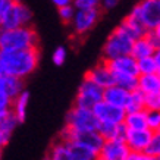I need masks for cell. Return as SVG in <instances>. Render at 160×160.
<instances>
[{"label":"cell","mask_w":160,"mask_h":160,"mask_svg":"<svg viewBox=\"0 0 160 160\" xmlns=\"http://www.w3.org/2000/svg\"><path fill=\"white\" fill-rule=\"evenodd\" d=\"M0 62L5 71V75L25 79L34 72L40 62V50L27 49L15 52H0Z\"/></svg>","instance_id":"obj_1"},{"label":"cell","mask_w":160,"mask_h":160,"mask_svg":"<svg viewBox=\"0 0 160 160\" xmlns=\"http://www.w3.org/2000/svg\"><path fill=\"white\" fill-rule=\"evenodd\" d=\"M38 47V34L32 27L0 29V52H15Z\"/></svg>","instance_id":"obj_2"},{"label":"cell","mask_w":160,"mask_h":160,"mask_svg":"<svg viewBox=\"0 0 160 160\" xmlns=\"http://www.w3.org/2000/svg\"><path fill=\"white\" fill-rule=\"evenodd\" d=\"M32 12L19 0H13L0 16V29H15L31 27Z\"/></svg>","instance_id":"obj_3"},{"label":"cell","mask_w":160,"mask_h":160,"mask_svg":"<svg viewBox=\"0 0 160 160\" xmlns=\"http://www.w3.org/2000/svg\"><path fill=\"white\" fill-rule=\"evenodd\" d=\"M134 40L122 31L119 27L113 29L110 32V35L107 37L106 43L103 46L102 54L103 62H109L112 59L121 58V56H126V54L131 53V47Z\"/></svg>","instance_id":"obj_4"},{"label":"cell","mask_w":160,"mask_h":160,"mask_svg":"<svg viewBox=\"0 0 160 160\" xmlns=\"http://www.w3.org/2000/svg\"><path fill=\"white\" fill-rule=\"evenodd\" d=\"M129 15L135 16L147 31H153L160 24V0H140Z\"/></svg>","instance_id":"obj_5"},{"label":"cell","mask_w":160,"mask_h":160,"mask_svg":"<svg viewBox=\"0 0 160 160\" xmlns=\"http://www.w3.org/2000/svg\"><path fill=\"white\" fill-rule=\"evenodd\" d=\"M65 126L71 128L75 132L97 131L98 121L96 119L92 110L73 106L68 112V115H66V123H65Z\"/></svg>","instance_id":"obj_6"},{"label":"cell","mask_w":160,"mask_h":160,"mask_svg":"<svg viewBox=\"0 0 160 160\" xmlns=\"http://www.w3.org/2000/svg\"><path fill=\"white\" fill-rule=\"evenodd\" d=\"M103 100V90L97 87L96 84H92L90 79L84 78L79 88H78L77 97H75V104L77 107H82V109H90L96 106L98 102Z\"/></svg>","instance_id":"obj_7"},{"label":"cell","mask_w":160,"mask_h":160,"mask_svg":"<svg viewBox=\"0 0 160 160\" xmlns=\"http://www.w3.org/2000/svg\"><path fill=\"white\" fill-rule=\"evenodd\" d=\"M96 119L98 121V123H110V125H121L123 123L126 112L125 109L113 104H109L106 102H98L96 106L91 109Z\"/></svg>","instance_id":"obj_8"},{"label":"cell","mask_w":160,"mask_h":160,"mask_svg":"<svg viewBox=\"0 0 160 160\" xmlns=\"http://www.w3.org/2000/svg\"><path fill=\"white\" fill-rule=\"evenodd\" d=\"M102 10L100 9H88V10H77L73 15V19L71 22L75 34L84 35L88 31H91L92 27L100 19Z\"/></svg>","instance_id":"obj_9"},{"label":"cell","mask_w":160,"mask_h":160,"mask_svg":"<svg viewBox=\"0 0 160 160\" xmlns=\"http://www.w3.org/2000/svg\"><path fill=\"white\" fill-rule=\"evenodd\" d=\"M84 78L90 79L92 84H96L97 87H100L102 90L115 85V75L110 71L109 65L106 62H98L94 68H91L90 71H87V73L84 75Z\"/></svg>","instance_id":"obj_10"},{"label":"cell","mask_w":160,"mask_h":160,"mask_svg":"<svg viewBox=\"0 0 160 160\" xmlns=\"http://www.w3.org/2000/svg\"><path fill=\"white\" fill-rule=\"evenodd\" d=\"M131 151L122 140L104 141L102 150L98 151L97 157L102 160H128Z\"/></svg>","instance_id":"obj_11"},{"label":"cell","mask_w":160,"mask_h":160,"mask_svg":"<svg viewBox=\"0 0 160 160\" xmlns=\"http://www.w3.org/2000/svg\"><path fill=\"white\" fill-rule=\"evenodd\" d=\"M151 137H153V132L147 128L146 129H138V131L126 129L123 141H125V144L128 146L131 153H144L148 144H150Z\"/></svg>","instance_id":"obj_12"},{"label":"cell","mask_w":160,"mask_h":160,"mask_svg":"<svg viewBox=\"0 0 160 160\" xmlns=\"http://www.w3.org/2000/svg\"><path fill=\"white\" fill-rule=\"evenodd\" d=\"M106 63L109 65V68L113 72V75H134V77H140L137 60L132 58L131 54L112 59V60H109Z\"/></svg>","instance_id":"obj_13"},{"label":"cell","mask_w":160,"mask_h":160,"mask_svg":"<svg viewBox=\"0 0 160 160\" xmlns=\"http://www.w3.org/2000/svg\"><path fill=\"white\" fill-rule=\"evenodd\" d=\"M118 27H119L128 37H131L134 41L138 38L146 37V34H147V29L142 27V24L137 19L135 16H132V15H129V13H128V16L123 18V21H122Z\"/></svg>","instance_id":"obj_14"},{"label":"cell","mask_w":160,"mask_h":160,"mask_svg":"<svg viewBox=\"0 0 160 160\" xmlns=\"http://www.w3.org/2000/svg\"><path fill=\"white\" fill-rule=\"evenodd\" d=\"M128 96H129V92L125 91L123 88L118 87V85H112V87L103 90V102L113 104V106L122 107V109H125Z\"/></svg>","instance_id":"obj_15"},{"label":"cell","mask_w":160,"mask_h":160,"mask_svg":"<svg viewBox=\"0 0 160 160\" xmlns=\"http://www.w3.org/2000/svg\"><path fill=\"white\" fill-rule=\"evenodd\" d=\"M138 90L144 96H153L160 92V75L151 73V75H140L138 77Z\"/></svg>","instance_id":"obj_16"},{"label":"cell","mask_w":160,"mask_h":160,"mask_svg":"<svg viewBox=\"0 0 160 160\" xmlns=\"http://www.w3.org/2000/svg\"><path fill=\"white\" fill-rule=\"evenodd\" d=\"M28 103H29V92L28 91H22L19 96L12 100V104H10V112L15 115V118L18 119L19 123L25 121L27 118V110H28Z\"/></svg>","instance_id":"obj_17"},{"label":"cell","mask_w":160,"mask_h":160,"mask_svg":"<svg viewBox=\"0 0 160 160\" xmlns=\"http://www.w3.org/2000/svg\"><path fill=\"white\" fill-rule=\"evenodd\" d=\"M97 132L102 135V138L104 141L109 140H122L125 138L126 128L123 123L121 125H110V123H98Z\"/></svg>","instance_id":"obj_18"},{"label":"cell","mask_w":160,"mask_h":160,"mask_svg":"<svg viewBox=\"0 0 160 160\" xmlns=\"http://www.w3.org/2000/svg\"><path fill=\"white\" fill-rule=\"evenodd\" d=\"M0 87L3 88V91L13 100L16 96H19L24 91V79L10 77V75H3L0 78Z\"/></svg>","instance_id":"obj_19"},{"label":"cell","mask_w":160,"mask_h":160,"mask_svg":"<svg viewBox=\"0 0 160 160\" xmlns=\"http://www.w3.org/2000/svg\"><path fill=\"white\" fill-rule=\"evenodd\" d=\"M156 52V49L150 44V41L142 37V38H138L132 43V47H131V56L135 60H140V59H144V58H150L153 56Z\"/></svg>","instance_id":"obj_20"},{"label":"cell","mask_w":160,"mask_h":160,"mask_svg":"<svg viewBox=\"0 0 160 160\" xmlns=\"http://www.w3.org/2000/svg\"><path fill=\"white\" fill-rule=\"evenodd\" d=\"M123 125H125L126 129H131V131L146 129V128H147L146 110L126 113V115H125V119H123Z\"/></svg>","instance_id":"obj_21"},{"label":"cell","mask_w":160,"mask_h":160,"mask_svg":"<svg viewBox=\"0 0 160 160\" xmlns=\"http://www.w3.org/2000/svg\"><path fill=\"white\" fill-rule=\"evenodd\" d=\"M66 147H68L69 156H71V160H96L97 159V154L94 151L88 150L87 147L81 146L78 142H65Z\"/></svg>","instance_id":"obj_22"},{"label":"cell","mask_w":160,"mask_h":160,"mask_svg":"<svg viewBox=\"0 0 160 160\" xmlns=\"http://www.w3.org/2000/svg\"><path fill=\"white\" fill-rule=\"evenodd\" d=\"M146 110V96L137 88L135 91H131L128 96V102L125 104V112L131 113V112H140Z\"/></svg>","instance_id":"obj_23"},{"label":"cell","mask_w":160,"mask_h":160,"mask_svg":"<svg viewBox=\"0 0 160 160\" xmlns=\"http://www.w3.org/2000/svg\"><path fill=\"white\" fill-rule=\"evenodd\" d=\"M115 85L131 92L138 88V77L134 75H115Z\"/></svg>","instance_id":"obj_24"},{"label":"cell","mask_w":160,"mask_h":160,"mask_svg":"<svg viewBox=\"0 0 160 160\" xmlns=\"http://www.w3.org/2000/svg\"><path fill=\"white\" fill-rule=\"evenodd\" d=\"M49 159L50 160H71V156H69L68 147L65 142L62 141H56L52 148L49 151Z\"/></svg>","instance_id":"obj_25"},{"label":"cell","mask_w":160,"mask_h":160,"mask_svg":"<svg viewBox=\"0 0 160 160\" xmlns=\"http://www.w3.org/2000/svg\"><path fill=\"white\" fill-rule=\"evenodd\" d=\"M137 66H138V73H140V75H151V73H157V65H156L153 56L137 60Z\"/></svg>","instance_id":"obj_26"},{"label":"cell","mask_w":160,"mask_h":160,"mask_svg":"<svg viewBox=\"0 0 160 160\" xmlns=\"http://www.w3.org/2000/svg\"><path fill=\"white\" fill-rule=\"evenodd\" d=\"M18 125H19L18 119L15 118V115L12 113V112H9V113L2 119V122H0V131H3L6 135L10 137L12 135V132L15 131V128H16Z\"/></svg>","instance_id":"obj_27"},{"label":"cell","mask_w":160,"mask_h":160,"mask_svg":"<svg viewBox=\"0 0 160 160\" xmlns=\"http://www.w3.org/2000/svg\"><path fill=\"white\" fill-rule=\"evenodd\" d=\"M147 119V129L151 132H160V112L156 110H146Z\"/></svg>","instance_id":"obj_28"},{"label":"cell","mask_w":160,"mask_h":160,"mask_svg":"<svg viewBox=\"0 0 160 160\" xmlns=\"http://www.w3.org/2000/svg\"><path fill=\"white\" fill-rule=\"evenodd\" d=\"M146 153L153 157H160V132H153V137H151Z\"/></svg>","instance_id":"obj_29"},{"label":"cell","mask_w":160,"mask_h":160,"mask_svg":"<svg viewBox=\"0 0 160 160\" xmlns=\"http://www.w3.org/2000/svg\"><path fill=\"white\" fill-rule=\"evenodd\" d=\"M10 104H12V98L0 87V122L10 112Z\"/></svg>","instance_id":"obj_30"},{"label":"cell","mask_w":160,"mask_h":160,"mask_svg":"<svg viewBox=\"0 0 160 160\" xmlns=\"http://www.w3.org/2000/svg\"><path fill=\"white\" fill-rule=\"evenodd\" d=\"M72 6L75 10H88V9H98L100 0H73Z\"/></svg>","instance_id":"obj_31"},{"label":"cell","mask_w":160,"mask_h":160,"mask_svg":"<svg viewBox=\"0 0 160 160\" xmlns=\"http://www.w3.org/2000/svg\"><path fill=\"white\" fill-rule=\"evenodd\" d=\"M66 58H68V50L65 49L63 46H59L52 54V60H53L56 66H62L63 63L66 62Z\"/></svg>","instance_id":"obj_32"},{"label":"cell","mask_w":160,"mask_h":160,"mask_svg":"<svg viewBox=\"0 0 160 160\" xmlns=\"http://www.w3.org/2000/svg\"><path fill=\"white\" fill-rule=\"evenodd\" d=\"M59 12V18L62 19V22H65V24H71L73 19V15H75V8H73L72 5L71 6H65V8H60V9H58Z\"/></svg>","instance_id":"obj_33"},{"label":"cell","mask_w":160,"mask_h":160,"mask_svg":"<svg viewBox=\"0 0 160 160\" xmlns=\"http://www.w3.org/2000/svg\"><path fill=\"white\" fill-rule=\"evenodd\" d=\"M146 110L160 112V92L153 96H146Z\"/></svg>","instance_id":"obj_34"},{"label":"cell","mask_w":160,"mask_h":160,"mask_svg":"<svg viewBox=\"0 0 160 160\" xmlns=\"http://www.w3.org/2000/svg\"><path fill=\"white\" fill-rule=\"evenodd\" d=\"M121 0H100V8L98 9H103V10H110L113 8H116L119 5Z\"/></svg>","instance_id":"obj_35"},{"label":"cell","mask_w":160,"mask_h":160,"mask_svg":"<svg viewBox=\"0 0 160 160\" xmlns=\"http://www.w3.org/2000/svg\"><path fill=\"white\" fill-rule=\"evenodd\" d=\"M128 160H157V157H153L144 151V153H131Z\"/></svg>","instance_id":"obj_36"},{"label":"cell","mask_w":160,"mask_h":160,"mask_svg":"<svg viewBox=\"0 0 160 160\" xmlns=\"http://www.w3.org/2000/svg\"><path fill=\"white\" fill-rule=\"evenodd\" d=\"M73 0H52V3H53L58 9H60V8H65V6H71L72 5Z\"/></svg>","instance_id":"obj_37"},{"label":"cell","mask_w":160,"mask_h":160,"mask_svg":"<svg viewBox=\"0 0 160 160\" xmlns=\"http://www.w3.org/2000/svg\"><path fill=\"white\" fill-rule=\"evenodd\" d=\"M9 140H10L9 135H6L3 131H0V150H2V148H3L8 142H9Z\"/></svg>","instance_id":"obj_38"},{"label":"cell","mask_w":160,"mask_h":160,"mask_svg":"<svg viewBox=\"0 0 160 160\" xmlns=\"http://www.w3.org/2000/svg\"><path fill=\"white\" fill-rule=\"evenodd\" d=\"M153 58H154V62H156V65H157V73L160 75V47L159 49H156Z\"/></svg>","instance_id":"obj_39"},{"label":"cell","mask_w":160,"mask_h":160,"mask_svg":"<svg viewBox=\"0 0 160 160\" xmlns=\"http://www.w3.org/2000/svg\"><path fill=\"white\" fill-rule=\"evenodd\" d=\"M12 2H13V0H0V16L3 15V12L6 10V8H8Z\"/></svg>","instance_id":"obj_40"},{"label":"cell","mask_w":160,"mask_h":160,"mask_svg":"<svg viewBox=\"0 0 160 160\" xmlns=\"http://www.w3.org/2000/svg\"><path fill=\"white\" fill-rule=\"evenodd\" d=\"M153 32H154V35L157 37V38H159V41H160V24L157 25L154 29H153Z\"/></svg>","instance_id":"obj_41"},{"label":"cell","mask_w":160,"mask_h":160,"mask_svg":"<svg viewBox=\"0 0 160 160\" xmlns=\"http://www.w3.org/2000/svg\"><path fill=\"white\" fill-rule=\"evenodd\" d=\"M5 75V71H3V66H2V62H0V78Z\"/></svg>","instance_id":"obj_42"},{"label":"cell","mask_w":160,"mask_h":160,"mask_svg":"<svg viewBox=\"0 0 160 160\" xmlns=\"http://www.w3.org/2000/svg\"><path fill=\"white\" fill-rule=\"evenodd\" d=\"M43 160H50V159H49V156H46V157H44Z\"/></svg>","instance_id":"obj_43"},{"label":"cell","mask_w":160,"mask_h":160,"mask_svg":"<svg viewBox=\"0 0 160 160\" xmlns=\"http://www.w3.org/2000/svg\"><path fill=\"white\" fill-rule=\"evenodd\" d=\"M0 160H2V150H0Z\"/></svg>","instance_id":"obj_44"},{"label":"cell","mask_w":160,"mask_h":160,"mask_svg":"<svg viewBox=\"0 0 160 160\" xmlns=\"http://www.w3.org/2000/svg\"><path fill=\"white\" fill-rule=\"evenodd\" d=\"M96 160H102V159H98V157H97V159H96Z\"/></svg>","instance_id":"obj_45"},{"label":"cell","mask_w":160,"mask_h":160,"mask_svg":"<svg viewBox=\"0 0 160 160\" xmlns=\"http://www.w3.org/2000/svg\"><path fill=\"white\" fill-rule=\"evenodd\" d=\"M157 160H160V157H157Z\"/></svg>","instance_id":"obj_46"}]
</instances>
